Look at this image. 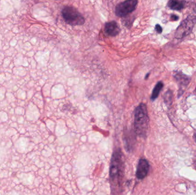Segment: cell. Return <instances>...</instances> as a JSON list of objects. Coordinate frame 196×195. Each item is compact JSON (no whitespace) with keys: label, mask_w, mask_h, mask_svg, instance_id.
Instances as JSON below:
<instances>
[{"label":"cell","mask_w":196,"mask_h":195,"mask_svg":"<svg viewBox=\"0 0 196 195\" xmlns=\"http://www.w3.org/2000/svg\"><path fill=\"white\" fill-rule=\"evenodd\" d=\"M178 17L175 15H172L171 16V19L173 20V21H177L178 20Z\"/></svg>","instance_id":"cell-13"},{"label":"cell","mask_w":196,"mask_h":195,"mask_svg":"<svg viewBox=\"0 0 196 195\" xmlns=\"http://www.w3.org/2000/svg\"><path fill=\"white\" fill-rule=\"evenodd\" d=\"M173 93L170 90H167L164 96V101L166 105H171L173 100Z\"/></svg>","instance_id":"cell-11"},{"label":"cell","mask_w":196,"mask_h":195,"mask_svg":"<svg viewBox=\"0 0 196 195\" xmlns=\"http://www.w3.org/2000/svg\"><path fill=\"white\" fill-rule=\"evenodd\" d=\"M196 23V18L193 16H188L178 27L175 32V37L182 38L189 35L193 30Z\"/></svg>","instance_id":"cell-4"},{"label":"cell","mask_w":196,"mask_h":195,"mask_svg":"<svg viewBox=\"0 0 196 195\" xmlns=\"http://www.w3.org/2000/svg\"><path fill=\"white\" fill-rule=\"evenodd\" d=\"M149 164L147 160L145 159H141L139 160L137 172H136V176L138 179H143L147 174L149 170Z\"/></svg>","instance_id":"cell-6"},{"label":"cell","mask_w":196,"mask_h":195,"mask_svg":"<svg viewBox=\"0 0 196 195\" xmlns=\"http://www.w3.org/2000/svg\"><path fill=\"white\" fill-rule=\"evenodd\" d=\"M163 84L161 81L158 82L156 84V85L155 86V87L153 89L152 94L151 96V100L152 101H154L158 97L159 93H160L161 89L163 88Z\"/></svg>","instance_id":"cell-10"},{"label":"cell","mask_w":196,"mask_h":195,"mask_svg":"<svg viewBox=\"0 0 196 195\" xmlns=\"http://www.w3.org/2000/svg\"><path fill=\"white\" fill-rule=\"evenodd\" d=\"M195 90H196V88H195Z\"/></svg>","instance_id":"cell-17"},{"label":"cell","mask_w":196,"mask_h":195,"mask_svg":"<svg viewBox=\"0 0 196 195\" xmlns=\"http://www.w3.org/2000/svg\"><path fill=\"white\" fill-rule=\"evenodd\" d=\"M155 31H157V32L158 33H161L162 32V28L159 24H157L155 25Z\"/></svg>","instance_id":"cell-12"},{"label":"cell","mask_w":196,"mask_h":195,"mask_svg":"<svg viewBox=\"0 0 196 195\" xmlns=\"http://www.w3.org/2000/svg\"><path fill=\"white\" fill-rule=\"evenodd\" d=\"M124 176L123 155L121 149L118 148L113 153L110 168V180L113 193L122 190Z\"/></svg>","instance_id":"cell-1"},{"label":"cell","mask_w":196,"mask_h":195,"mask_svg":"<svg viewBox=\"0 0 196 195\" xmlns=\"http://www.w3.org/2000/svg\"><path fill=\"white\" fill-rule=\"evenodd\" d=\"M194 140H195V141L196 142V131L195 132V133L194 134Z\"/></svg>","instance_id":"cell-14"},{"label":"cell","mask_w":196,"mask_h":195,"mask_svg":"<svg viewBox=\"0 0 196 195\" xmlns=\"http://www.w3.org/2000/svg\"><path fill=\"white\" fill-rule=\"evenodd\" d=\"M149 76V73H148V74H147V76H146V79H147V77H148V76Z\"/></svg>","instance_id":"cell-16"},{"label":"cell","mask_w":196,"mask_h":195,"mask_svg":"<svg viewBox=\"0 0 196 195\" xmlns=\"http://www.w3.org/2000/svg\"><path fill=\"white\" fill-rule=\"evenodd\" d=\"M62 16L65 23L72 26L81 25L85 23L84 17L74 7H65L62 10Z\"/></svg>","instance_id":"cell-3"},{"label":"cell","mask_w":196,"mask_h":195,"mask_svg":"<svg viewBox=\"0 0 196 195\" xmlns=\"http://www.w3.org/2000/svg\"><path fill=\"white\" fill-rule=\"evenodd\" d=\"M105 31L107 36L110 37H115L120 33L121 29L117 23L113 21L106 24Z\"/></svg>","instance_id":"cell-8"},{"label":"cell","mask_w":196,"mask_h":195,"mask_svg":"<svg viewBox=\"0 0 196 195\" xmlns=\"http://www.w3.org/2000/svg\"><path fill=\"white\" fill-rule=\"evenodd\" d=\"M167 5L171 9L181 11L184 7L185 2L182 0H169Z\"/></svg>","instance_id":"cell-9"},{"label":"cell","mask_w":196,"mask_h":195,"mask_svg":"<svg viewBox=\"0 0 196 195\" xmlns=\"http://www.w3.org/2000/svg\"><path fill=\"white\" fill-rule=\"evenodd\" d=\"M194 12L196 13V5H195V8H194Z\"/></svg>","instance_id":"cell-15"},{"label":"cell","mask_w":196,"mask_h":195,"mask_svg":"<svg viewBox=\"0 0 196 195\" xmlns=\"http://www.w3.org/2000/svg\"><path fill=\"white\" fill-rule=\"evenodd\" d=\"M138 0H126L119 4L115 8L116 16L123 17L135 11L138 4Z\"/></svg>","instance_id":"cell-5"},{"label":"cell","mask_w":196,"mask_h":195,"mask_svg":"<svg viewBox=\"0 0 196 195\" xmlns=\"http://www.w3.org/2000/svg\"><path fill=\"white\" fill-rule=\"evenodd\" d=\"M174 77L178 82L179 86L178 97H180L183 94L185 88L189 84L190 80V78L189 77L185 75L184 74L179 72L174 74Z\"/></svg>","instance_id":"cell-7"},{"label":"cell","mask_w":196,"mask_h":195,"mask_svg":"<svg viewBox=\"0 0 196 195\" xmlns=\"http://www.w3.org/2000/svg\"><path fill=\"white\" fill-rule=\"evenodd\" d=\"M149 123L147 107L145 104L141 103L135 108L134 112L135 133L140 137H145L147 135Z\"/></svg>","instance_id":"cell-2"}]
</instances>
